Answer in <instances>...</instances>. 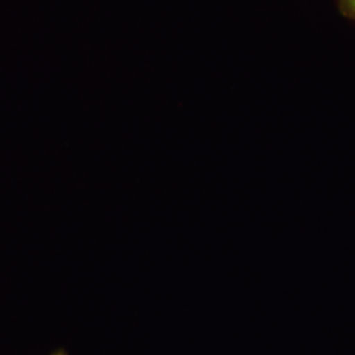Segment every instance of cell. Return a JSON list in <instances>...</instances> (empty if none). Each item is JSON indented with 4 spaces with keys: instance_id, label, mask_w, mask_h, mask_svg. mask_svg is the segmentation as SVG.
<instances>
[{
    "instance_id": "obj_2",
    "label": "cell",
    "mask_w": 355,
    "mask_h": 355,
    "mask_svg": "<svg viewBox=\"0 0 355 355\" xmlns=\"http://www.w3.org/2000/svg\"><path fill=\"white\" fill-rule=\"evenodd\" d=\"M53 355H67V354L64 349H60L55 352V354H53Z\"/></svg>"
},
{
    "instance_id": "obj_1",
    "label": "cell",
    "mask_w": 355,
    "mask_h": 355,
    "mask_svg": "<svg viewBox=\"0 0 355 355\" xmlns=\"http://www.w3.org/2000/svg\"><path fill=\"white\" fill-rule=\"evenodd\" d=\"M343 13L355 19V0H338Z\"/></svg>"
}]
</instances>
